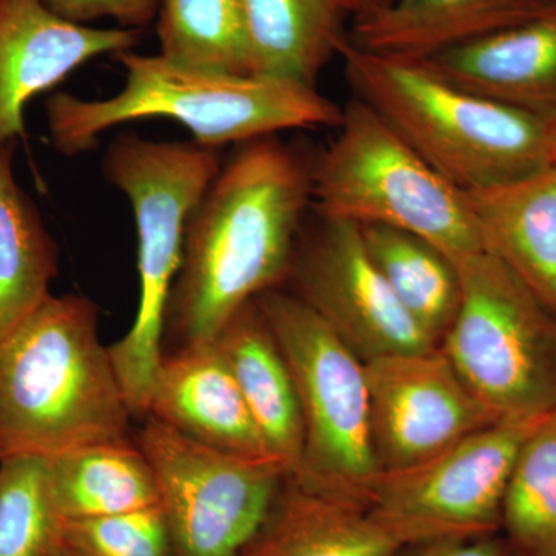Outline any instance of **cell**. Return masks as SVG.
<instances>
[{
  "label": "cell",
  "instance_id": "10",
  "mask_svg": "<svg viewBox=\"0 0 556 556\" xmlns=\"http://www.w3.org/2000/svg\"><path fill=\"white\" fill-rule=\"evenodd\" d=\"M137 445L159 481L178 556H240L291 477L277 460L208 448L146 416Z\"/></svg>",
  "mask_w": 556,
  "mask_h": 556
},
{
  "label": "cell",
  "instance_id": "28",
  "mask_svg": "<svg viewBox=\"0 0 556 556\" xmlns=\"http://www.w3.org/2000/svg\"><path fill=\"white\" fill-rule=\"evenodd\" d=\"M58 16L87 25L98 20H113L124 28L148 27L159 14L161 0H43Z\"/></svg>",
  "mask_w": 556,
  "mask_h": 556
},
{
  "label": "cell",
  "instance_id": "13",
  "mask_svg": "<svg viewBox=\"0 0 556 556\" xmlns=\"http://www.w3.org/2000/svg\"><path fill=\"white\" fill-rule=\"evenodd\" d=\"M137 28H94L58 16L43 0H0V144L25 135V109L80 65L139 46Z\"/></svg>",
  "mask_w": 556,
  "mask_h": 556
},
{
  "label": "cell",
  "instance_id": "32",
  "mask_svg": "<svg viewBox=\"0 0 556 556\" xmlns=\"http://www.w3.org/2000/svg\"><path fill=\"white\" fill-rule=\"evenodd\" d=\"M58 556H78L75 554H72V552L67 551V548L61 547L60 554Z\"/></svg>",
  "mask_w": 556,
  "mask_h": 556
},
{
  "label": "cell",
  "instance_id": "23",
  "mask_svg": "<svg viewBox=\"0 0 556 556\" xmlns=\"http://www.w3.org/2000/svg\"><path fill=\"white\" fill-rule=\"evenodd\" d=\"M372 262L409 316L441 343L455 320L463 283L455 263L420 237L388 226H361Z\"/></svg>",
  "mask_w": 556,
  "mask_h": 556
},
{
  "label": "cell",
  "instance_id": "17",
  "mask_svg": "<svg viewBox=\"0 0 556 556\" xmlns=\"http://www.w3.org/2000/svg\"><path fill=\"white\" fill-rule=\"evenodd\" d=\"M554 9L556 0H394L382 13L354 22L348 38L371 53L424 61Z\"/></svg>",
  "mask_w": 556,
  "mask_h": 556
},
{
  "label": "cell",
  "instance_id": "24",
  "mask_svg": "<svg viewBox=\"0 0 556 556\" xmlns=\"http://www.w3.org/2000/svg\"><path fill=\"white\" fill-rule=\"evenodd\" d=\"M503 527L518 556H556V409L538 419L519 450Z\"/></svg>",
  "mask_w": 556,
  "mask_h": 556
},
{
  "label": "cell",
  "instance_id": "19",
  "mask_svg": "<svg viewBox=\"0 0 556 556\" xmlns=\"http://www.w3.org/2000/svg\"><path fill=\"white\" fill-rule=\"evenodd\" d=\"M402 547L367 508L309 492L289 477L240 556H396Z\"/></svg>",
  "mask_w": 556,
  "mask_h": 556
},
{
  "label": "cell",
  "instance_id": "1",
  "mask_svg": "<svg viewBox=\"0 0 556 556\" xmlns=\"http://www.w3.org/2000/svg\"><path fill=\"white\" fill-rule=\"evenodd\" d=\"M309 200V161L273 137L244 142L223 164L190 217L172 287L166 329L178 348L214 342L289 276Z\"/></svg>",
  "mask_w": 556,
  "mask_h": 556
},
{
  "label": "cell",
  "instance_id": "12",
  "mask_svg": "<svg viewBox=\"0 0 556 556\" xmlns=\"http://www.w3.org/2000/svg\"><path fill=\"white\" fill-rule=\"evenodd\" d=\"M380 471L402 470L500 422L441 346L365 362Z\"/></svg>",
  "mask_w": 556,
  "mask_h": 556
},
{
  "label": "cell",
  "instance_id": "21",
  "mask_svg": "<svg viewBox=\"0 0 556 556\" xmlns=\"http://www.w3.org/2000/svg\"><path fill=\"white\" fill-rule=\"evenodd\" d=\"M16 144H0V342L51 298L60 274V247L17 182Z\"/></svg>",
  "mask_w": 556,
  "mask_h": 556
},
{
  "label": "cell",
  "instance_id": "20",
  "mask_svg": "<svg viewBox=\"0 0 556 556\" xmlns=\"http://www.w3.org/2000/svg\"><path fill=\"white\" fill-rule=\"evenodd\" d=\"M249 73L316 87L348 38L334 0H239Z\"/></svg>",
  "mask_w": 556,
  "mask_h": 556
},
{
  "label": "cell",
  "instance_id": "6",
  "mask_svg": "<svg viewBox=\"0 0 556 556\" xmlns=\"http://www.w3.org/2000/svg\"><path fill=\"white\" fill-rule=\"evenodd\" d=\"M311 197L320 217L405 230L456 266L486 251L466 192L357 97L343 109L338 137L311 161Z\"/></svg>",
  "mask_w": 556,
  "mask_h": 556
},
{
  "label": "cell",
  "instance_id": "3",
  "mask_svg": "<svg viewBox=\"0 0 556 556\" xmlns=\"http://www.w3.org/2000/svg\"><path fill=\"white\" fill-rule=\"evenodd\" d=\"M126 72L119 93L83 100L54 93L46 102L51 144L65 156L89 152L105 130L144 118L188 127L193 141L218 149L278 131L336 127L343 109L316 87L252 73L185 67L134 50L115 54Z\"/></svg>",
  "mask_w": 556,
  "mask_h": 556
},
{
  "label": "cell",
  "instance_id": "18",
  "mask_svg": "<svg viewBox=\"0 0 556 556\" xmlns=\"http://www.w3.org/2000/svg\"><path fill=\"white\" fill-rule=\"evenodd\" d=\"M214 342L239 383L269 452L294 473L305 439L298 387L255 300L230 317Z\"/></svg>",
  "mask_w": 556,
  "mask_h": 556
},
{
  "label": "cell",
  "instance_id": "26",
  "mask_svg": "<svg viewBox=\"0 0 556 556\" xmlns=\"http://www.w3.org/2000/svg\"><path fill=\"white\" fill-rule=\"evenodd\" d=\"M61 547L46 457L0 463V556H58Z\"/></svg>",
  "mask_w": 556,
  "mask_h": 556
},
{
  "label": "cell",
  "instance_id": "27",
  "mask_svg": "<svg viewBox=\"0 0 556 556\" xmlns=\"http://www.w3.org/2000/svg\"><path fill=\"white\" fill-rule=\"evenodd\" d=\"M61 541L78 556H178L161 504L110 517L64 519Z\"/></svg>",
  "mask_w": 556,
  "mask_h": 556
},
{
  "label": "cell",
  "instance_id": "31",
  "mask_svg": "<svg viewBox=\"0 0 556 556\" xmlns=\"http://www.w3.org/2000/svg\"><path fill=\"white\" fill-rule=\"evenodd\" d=\"M551 144L552 155H554V163L556 164V113L551 116Z\"/></svg>",
  "mask_w": 556,
  "mask_h": 556
},
{
  "label": "cell",
  "instance_id": "16",
  "mask_svg": "<svg viewBox=\"0 0 556 556\" xmlns=\"http://www.w3.org/2000/svg\"><path fill=\"white\" fill-rule=\"evenodd\" d=\"M466 195L486 251L556 317V164Z\"/></svg>",
  "mask_w": 556,
  "mask_h": 556
},
{
  "label": "cell",
  "instance_id": "5",
  "mask_svg": "<svg viewBox=\"0 0 556 556\" xmlns=\"http://www.w3.org/2000/svg\"><path fill=\"white\" fill-rule=\"evenodd\" d=\"M222 167L218 149L195 141L159 142L124 134L105 150V178L134 211L139 273L137 317L109 354L131 415L142 419L149 415L163 358L167 305L181 268L186 230Z\"/></svg>",
  "mask_w": 556,
  "mask_h": 556
},
{
  "label": "cell",
  "instance_id": "7",
  "mask_svg": "<svg viewBox=\"0 0 556 556\" xmlns=\"http://www.w3.org/2000/svg\"><path fill=\"white\" fill-rule=\"evenodd\" d=\"M291 368L302 407L303 489L367 508L380 473L371 437L365 362L299 295L269 289L255 299Z\"/></svg>",
  "mask_w": 556,
  "mask_h": 556
},
{
  "label": "cell",
  "instance_id": "2",
  "mask_svg": "<svg viewBox=\"0 0 556 556\" xmlns=\"http://www.w3.org/2000/svg\"><path fill=\"white\" fill-rule=\"evenodd\" d=\"M131 417L90 299L51 295L0 342V463L131 442Z\"/></svg>",
  "mask_w": 556,
  "mask_h": 556
},
{
  "label": "cell",
  "instance_id": "30",
  "mask_svg": "<svg viewBox=\"0 0 556 556\" xmlns=\"http://www.w3.org/2000/svg\"><path fill=\"white\" fill-rule=\"evenodd\" d=\"M334 2L345 16L353 17L354 22H361L382 13L394 0H334Z\"/></svg>",
  "mask_w": 556,
  "mask_h": 556
},
{
  "label": "cell",
  "instance_id": "15",
  "mask_svg": "<svg viewBox=\"0 0 556 556\" xmlns=\"http://www.w3.org/2000/svg\"><path fill=\"white\" fill-rule=\"evenodd\" d=\"M419 62L439 78L486 100L555 115L556 9Z\"/></svg>",
  "mask_w": 556,
  "mask_h": 556
},
{
  "label": "cell",
  "instance_id": "29",
  "mask_svg": "<svg viewBox=\"0 0 556 556\" xmlns=\"http://www.w3.org/2000/svg\"><path fill=\"white\" fill-rule=\"evenodd\" d=\"M415 556H511L507 540L493 535L459 538V540L434 541L420 544Z\"/></svg>",
  "mask_w": 556,
  "mask_h": 556
},
{
  "label": "cell",
  "instance_id": "9",
  "mask_svg": "<svg viewBox=\"0 0 556 556\" xmlns=\"http://www.w3.org/2000/svg\"><path fill=\"white\" fill-rule=\"evenodd\" d=\"M536 422L503 419L416 466L380 471L369 515L404 547L493 535L503 527L515 460Z\"/></svg>",
  "mask_w": 556,
  "mask_h": 556
},
{
  "label": "cell",
  "instance_id": "22",
  "mask_svg": "<svg viewBox=\"0 0 556 556\" xmlns=\"http://www.w3.org/2000/svg\"><path fill=\"white\" fill-rule=\"evenodd\" d=\"M58 517L127 514L161 504L159 481L137 444H100L47 459Z\"/></svg>",
  "mask_w": 556,
  "mask_h": 556
},
{
  "label": "cell",
  "instance_id": "8",
  "mask_svg": "<svg viewBox=\"0 0 556 556\" xmlns=\"http://www.w3.org/2000/svg\"><path fill=\"white\" fill-rule=\"evenodd\" d=\"M459 309L439 343L464 382L500 419L556 409V317L489 251L456 266Z\"/></svg>",
  "mask_w": 556,
  "mask_h": 556
},
{
  "label": "cell",
  "instance_id": "25",
  "mask_svg": "<svg viewBox=\"0 0 556 556\" xmlns=\"http://www.w3.org/2000/svg\"><path fill=\"white\" fill-rule=\"evenodd\" d=\"M161 56L185 67L249 73L239 0H161Z\"/></svg>",
  "mask_w": 556,
  "mask_h": 556
},
{
  "label": "cell",
  "instance_id": "11",
  "mask_svg": "<svg viewBox=\"0 0 556 556\" xmlns=\"http://www.w3.org/2000/svg\"><path fill=\"white\" fill-rule=\"evenodd\" d=\"M289 276L295 295L364 362L439 346L399 302L356 223L321 217L320 229L295 249Z\"/></svg>",
  "mask_w": 556,
  "mask_h": 556
},
{
  "label": "cell",
  "instance_id": "14",
  "mask_svg": "<svg viewBox=\"0 0 556 556\" xmlns=\"http://www.w3.org/2000/svg\"><path fill=\"white\" fill-rule=\"evenodd\" d=\"M148 416L226 455L277 460L215 342L163 354Z\"/></svg>",
  "mask_w": 556,
  "mask_h": 556
},
{
  "label": "cell",
  "instance_id": "4",
  "mask_svg": "<svg viewBox=\"0 0 556 556\" xmlns=\"http://www.w3.org/2000/svg\"><path fill=\"white\" fill-rule=\"evenodd\" d=\"M339 56L358 100L464 192L555 164L551 116L486 100L439 78L422 62L371 53L350 38Z\"/></svg>",
  "mask_w": 556,
  "mask_h": 556
}]
</instances>
